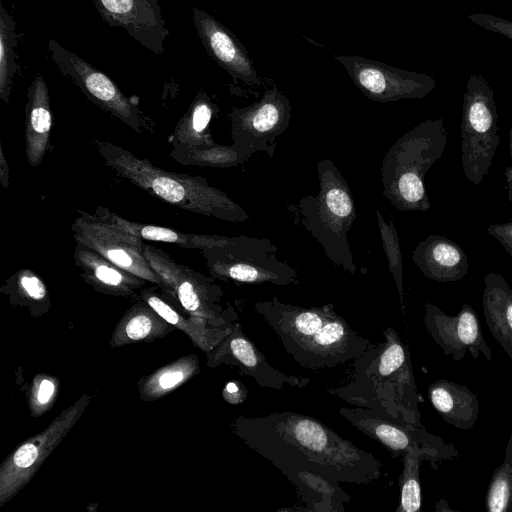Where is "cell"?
Here are the masks:
<instances>
[{"instance_id": "obj_33", "label": "cell", "mask_w": 512, "mask_h": 512, "mask_svg": "<svg viewBox=\"0 0 512 512\" xmlns=\"http://www.w3.org/2000/svg\"><path fill=\"white\" fill-rule=\"evenodd\" d=\"M212 114L213 105L209 97L205 93H200L191 106L189 117L184 121V128H188L186 138L192 144L213 145V141L205 134Z\"/></svg>"}, {"instance_id": "obj_37", "label": "cell", "mask_w": 512, "mask_h": 512, "mask_svg": "<svg viewBox=\"0 0 512 512\" xmlns=\"http://www.w3.org/2000/svg\"><path fill=\"white\" fill-rule=\"evenodd\" d=\"M489 235L494 237L512 257V220L491 224L486 228Z\"/></svg>"}, {"instance_id": "obj_23", "label": "cell", "mask_w": 512, "mask_h": 512, "mask_svg": "<svg viewBox=\"0 0 512 512\" xmlns=\"http://www.w3.org/2000/svg\"><path fill=\"white\" fill-rule=\"evenodd\" d=\"M482 307L492 336L512 360V288L503 276L489 272L484 277Z\"/></svg>"}, {"instance_id": "obj_11", "label": "cell", "mask_w": 512, "mask_h": 512, "mask_svg": "<svg viewBox=\"0 0 512 512\" xmlns=\"http://www.w3.org/2000/svg\"><path fill=\"white\" fill-rule=\"evenodd\" d=\"M339 413L368 437L381 443L394 456H403L411 449L421 451L427 461L435 464L440 459L455 456L457 452L441 438L417 425L395 417L381 409L355 406L342 407Z\"/></svg>"}, {"instance_id": "obj_21", "label": "cell", "mask_w": 512, "mask_h": 512, "mask_svg": "<svg viewBox=\"0 0 512 512\" xmlns=\"http://www.w3.org/2000/svg\"><path fill=\"white\" fill-rule=\"evenodd\" d=\"M74 257L81 276L101 293L129 296L145 281L81 243H77Z\"/></svg>"}, {"instance_id": "obj_14", "label": "cell", "mask_w": 512, "mask_h": 512, "mask_svg": "<svg viewBox=\"0 0 512 512\" xmlns=\"http://www.w3.org/2000/svg\"><path fill=\"white\" fill-rule=\"evenodd\" d=\"M291 111L289 99L276 86L265 90L258 101L234 108L230 113L234 145L273 156L277 138L290 123Z\"/></svg>"}, {"instance_id": "obj_5", "label": "cell", "mask_w": 512, "mask_h": 512, "mask_svg": "<svg viewBox=\"0 0 512 512\" xmlns=\"http://www.w3.org/2000/svg\"><path fill=\"white\" fill-rule=\"evenodd\" d=\"M444 119H426L404 133L385 153L380 167L383 196L401 212H426L431 204L424 184L446 148Z\"/></svg>"}, {"instance_id": "obj_30", "label": "cell", "mask_w": 512, "mask_h": 512, "mask_svg": "<svg viewBox=\"0 0 512 512\" xmlns=\"http://www.w3.org/2000/svg\"><path fill=\"white\" fill-rule=\"evenodd\" d=\"M485 509L487 512H512V431L504 461L494 470L488 485Z\"/></svg>"}, {"instance_id": "obj_1", "label": "cell", "mask_w": 512, "mask_h": 512, "mask_svg": "<svg viewBox=\"0 0 512 512\" xmlns=\"http://www.w3.org/2000/svg\"><path fill=\"white\" fill-rule=\"evenodd\" d=\"M235 434L296 487L308 511H343L349 499L339 483L378 480L381 463L318 419L291 411L238 416Z\"/></svg>"}, {"instance_id": "obj_40", "label": "cell", "mask_w": 512, "mask_h": 512, "mask_svg": "<svg viewBox=\"0 0 512 512\" xmlns=\"http://www.w3.org/2000/svg\"><path fill=\"white\" fill-rule=\"evenodd\" d=\"M0 159H1V161H0L1 184L4 188H6L9 184V182H8V177H9L8 174L9 173H8V166H7L2 149L0 151Z\"/></svg>"}, {"instance_id": "obj_29", "label": "cell", "mask_w": 512, "mask_h": 512, "mask_svg": "<svg viewBox=\"0 0 512 512\" xmlns=\"http://www.w3.org/2000/svg\"><path fill=\"white\" fill-rule=\"evenodd\" d=\"M17 31L13 17L0 3V97L9 101L14 74L17 72Z\"/></svg>"}, {"instance_id": "obj_4", "label": "cell", "mask_w": 512, "mask_h": 512, "mask_svg": "<svg viewBox=\"0 0 512 512\" xmlns=\"http://www.w3.org/2000/svg\"><path fill=\"white\" fill-rule=\"evenodd\" d=\"M95 145L105 165L168 204L231 222L249 219L244 209L203 178L160 169L147 159L109 142L95 140Z\"/></svg>"}, {"instance_id": "obj_17", "label": "cell", "mask_w": 512, "mask_h": 512, "mask_svg": "<svg viewBox=\"0 0 512 512\" xmlns=\"http://www.w3.org/2000/svg\"><path fill=\"white\" fill-rule=\"evenodd\" d=\"M206 354L207 365L210 368L220 364L235 366L263 388L275 390H283L285 386L303 388L310 382L306 377L285 374L271 366L238 322L234 330Z\"/></svg>"}, {"instance_id": "obj_7", "label": "cell", "mask_w": 512, "mask_h": 512, "mask_svg": "<svg viewBox=\"0 0 512 512\" xmlns=\"http://www.w3.org/2000/svg\"><path fill=\"white\" fill-rule=\"evenodd\" d=\"M494 96L483 75L469 76L462 103L461 160L465 177L475 186L488 174L500 143Z\"/></svg>"}, {"instance_id": "obj_19", "label": "cell", "mask_w": 512, "mask_h": 512, "mask_svg": "<svg viewBox=\"0 0 512 512\" xmlns=\"http://www.w3.org/2000/svg\"><path fill=\"white\" fill-rule=\"evenodd\" d=\"M192 18L198 36L208 55L225 69L232 78L252 87H259L253 61L245 47L222 23L207 12L193 8Z\"/></svg>"}, {"instance_id": "obj_13", "label": "cell", "mask_w": 512, "mask_h": 512, "mask_svg": "<svg viewBox=\"0 0 512 512\" xmlns=\"http://www.w3.org/2000/svg\"><path fill=\"white\" fill-rule=\"evenodd\" d=\"M355 86L370 100L387 103L422 99L435 87L427 74L399 69L361 56L335 55Z\"/></svg>"}, {"instance_id": "obj_12", "label": "cell", "mask_w": 512, "mask_h": 512, "mask_svg": "<svg viewBox=\"0 0 512 512\" xmlns=\"http://www.w3.org/2000/svg\"><path fill=\"white\" fill-rule=\"evenodd\" d=\"M77 243L96 251L118 267L163 288L161 278L152 269L144 254L142 239L108 220L79 211L72 224Z\"/></svg>"}, {"instance_id": "obj_22", "label": "cell", "mask_w": 512, "mask_h": 512, "mask_svg": "<svg viewBox=\"0 0 512 512\" xmlns=\"http://www.w3.org/2000/svg\"><path fill=\"white\" fill-rule=\"evenodd\" d=\"M52 114L47 85L38 74L28 88L26 104L25 146L31 166H38L49 144Z\"/></svg>"}, {"instance_id": "obj_34", "label": "cell", "mask_w": 512, "mask_h": 512, "mask_svg": "<svg viewBox=\"0 0 512 512\" xmlns=\"http://www.w3.org/2000/svg\"><path fill=\"white\" fill-rule=\"evenodd\" d=\"M59 382L47 374H38L33 379L29 393V408L34 417L42 416L54 404Z\"/></svg>"}, {"instance_id": "obj_31", "label": "cell", "mask_w": 512, "mask_h": 512, "mask_svg": "<svg viewBox=\"0 0 512 512\" xmlns=\"http://www.w3.org/2000/svg\"><path fill=\"white\" fill-rule=\"evenodd\" d=\"M403 458L404 466L399 478L400 503L396 512H417L422 504L419 468L421 460H426V457L421 451L411 449Z\"/></svg>"}, {"instance_id": "obj_15", "label": "cell", "mask_w": 512, "mask_h": 512, "mask_svg": "<svg viewBox=\"0 0 512 512\" xmlns=\"http://www.w3.org/2000/svg\"><path fill=\"white\" fill-rule=\"evenodd\" d=\"M50 57L60 72L68 77L97 106L119 118L132 129L141 131L142 115L105 73L57 41H48Z\"/></svg>"}, {"instance_id": "obj_39", "label": "cell", "mask_w": 512, "mask_h": 512, "mask_svg": "<svg viewBox=\"0 0 512 512\" xmlns=\"http://www.w3.org/2000/svg\"><path fill=\"white\" fill-rule=\"evenodd\" d=\"M509 153L512 159V128L509 129ZM506 179L507 199L512 202V166L506 167L504 171Z\"/></svg>"}, {"instance_id": "obj_9", "label": "cell", "mask_w": 512, "mask_h": 512, "mask_svg": "<svg viewBox=\"0 0 512 512\" xmlns=\"http://www.w3.org/2000/svg\"><path fill=\"white\" fill-rule=\"evenodd\" d=\"M90 402L91 396L83 395L63 410L47 428L27 439L5 458L0 468V506L16 496L32 479L80 419Z\"/></svg>"}, {"instance_id": "obj_38", "label": "cell", "mask_w": 512, "mask_h": 512, "mask_svg": "<svg viewBox=\"0 0 512 512\" xmlns=\"http://www.w3.org/2000/svg\"><path fill=\"white\" fill-rule=\"evenodd\" d=\"M222 395L230 404H240L247 398V389L240 381H230L223 389Z\"/></svg>"}, {"instance_id": "obj_2", "label": "cell", "mask_w": 512, "mask_h": 512, "mask_svg": "<svg viewBox=\"0 0 512 512\" xmlns=\"http://www.w3.org/2000/svg\"><path fill=\"white\" fill-rule=\"evenodd\" d=\"M253 309L278 335L286 351L303 368L317 370L360 357L371 343L354 331L333 304L304 308L274 296Z\"/></svg>"}, {"instance_id": "obj_24", "label": "cell", "mask_w": 512, "mask_h": 512, "mask_svg": "<svg viewBox=\"0 0 512 512\" xmlns=\"http://www.w3.org/2000/svg\"><path fill=\"white\" fill-rule=\"evenodd\" d=\"M428 397L442 419L455 428L469 430L478 419L479 401L465 385L440 379L429 386Z\"/></svg>"}, {"instance_id": "obj_18", "label": "cell", "mask_w": 512, "mask_h": 512, "mask_svg": "<svg viewBox=\"0 0 512 512\" xmlns=\"http://www.w3.org/2000/svg\"><path fill=\"white\" fill-rule=\"evenodd\" d=\"M101 18L123 28L145 48L160 55L169 35L157 0H94Z\"/></svg>"}, {"instance_id": "obj_28", "label": "cell", "mask_w": 512, "mask_h": 512, "mask_svg": "<svg viewBox=\"0 0 512 512\" xmlns=\"http://www.w3.org/2000/svg\"><path fill=\"white\" fill-rule=\"evenodd\" d=\"M200 370L199 358L195 354L182 356L160 367L138 382L140 398L155 401L171 393Z\"/></svg>"}, {"instance_id": "obj_8", "label": "cell", "mask_w": 512, "mask_h": 512, "mask_svg": "<svg viewBox=\"0 0 512 512\" xmlns=\"http://www.w3.org/2000/svg\"><path fill=\"white\" fill-rule=\"evenodd\" d=\"M211 274L241 283L285 286L297 282V271L276 257L277 247L268 239L226 237L222 245L204 250Z\"/></svg>"}, {"instance_id": "obj_16", "label": "cell", "mask_w": 512, "mask_h": 512, "mask_svg": "<svg viewBox=\"0 0 512 512\" xmlns=\"http://www.w3.org/2000/svg\"><path fill=\"white\" fill-rule=\"evenodd\" d=\"M424 325L429 336L442 349L459 362L467 352L474 359L482 354L492 360V352L486 343L476 311L469 304H463L455 316L443 312L436 305H424Z\"/></svg>"}, {"instance_id": "obj_10", "label": "cell", "mask_w": 512, "mask_h": 512, "mask_svg": "<svg viewBox=\"0 0 512 512\" xmlns=\"http://www.w3.org/2000/svg\"><path fill=\"white\" fill-rule=\"evenodd\" d=\"M146 260L161 278L163 289L178 299L189 315L198 316L220 325H234L237 313L231 305L223 308V295L212 280L173 262L162 251L144 246Z\"/></svg>"}, {"instance_id": "obj_27", "label": "cell", "mask_w": 512, "mask_h": 512, "mask_svg": "<svg viewBox=\"0 0 512 512\" xmlns=\"http://www.w3.org/2000/svg\"><path fill=\"white\" fill-rule=\"evenodd\" d=\"M94 213L109 222L124 228L141 239L173 243L184 248H197L202 249L203 251L213 249L220 246L226 237L217 235L187 234L168 227L132 222L102 207H98Z\"/></svg>"}, {"instance_id": "obj_25", "label": "cell", "mask_w": 512, "mask_h": 512, "mask_svg": "<svg viewBox=\"0 0 512 512\" xmlns=\"http://www.w3.org/2000/svg\"><path fill=\"white\" fill-rule=\"evenodd\" d=\"M140 297L168 323L183 331L193 344L205 353L210 352L226 338L237 323L220 325L198 316H183L150 290L142 291Z\"/></svg>"}, {"instance_id": "obj_26", "label": "cell", "mask_w": 512, "mask_h": 512, "mask_svg": "<svg viewBox=\"0 0 512 512\" xmlns=\"http://www.w3.org/2000/svg\"><path fill=\"white\" fill-rule=\"evenodd\" d=\"M175 328L146 302H138L128 309L117 323L110 346L122 347L139 341L163 338Z\"/></svg>"}, {"instance_id": "obj_35", "label": "cell", "mask_w": 512, "mask_h": 512, "mask_svg": "<svg viewBox=\"0 0 512 512\" xmlns=\"http://www.w3.org/2000/svg\"><path fill=\"white\" fill-rule=\"evenodd\" d=\"M17 292L28 303H39L46 299L47 290L42 280L29 270L17 275Z\"/></svg>"}, {"instance_id": "obj_3", "label": "cell", "mask_w": 512, "mask_h": 512, "mask_svg": "<svg viewBox=\"0 0 512 512\" xmlns=\"http://www.w3.org/2000/svg\"><path fill=\"white\" fill-rule=\"evenodd\" d=\"M383 336L384 341L370 343L354 360L349 381L327 392L350 405L381 409L421 425L409 350L392 327Z\"/></svg>"}, {"instance_id": "obj_36", "label": "cell", "mask_w": 512, "mask_h": 512, "mask_svg": "<svg viewBox=\"0 0 512 512\" xmlns=\"http://www.w3.org/2000/svg\"><path fill=\"white\" fill-rule=\"evenodd\" d=\"M468 19L474 24L501 34L512 41V21L486 13H472L468 15Z\"/></svg>"}, {"instance_id": "obj_32", "label": "cell", "mask_w": 512, "mask_h": 512, "mask_svg": "<svg viewBox=\"0 0 512 512\" xmlns=\"http://www.w3.org/2000/svg\"><path fill=\"white\" fill-rule=\"evenodd\" d=\"M377 222L383 243V248L388 260V267L392 273L398 294L403 307V265L399 237L392 220L386 221L379 211H376Z\"/></svg>"}, {"instance_id": "obj_6", "label": "cell", "mask_w": 512, "mask_h": 512, "mask_svg": "<svg viewBox=\"0 0 512 512\" xmlns=\"http://www.w3.org/2000/svg\"><path fill=\"white\" fill-rule=\"evenodd\" d=\"M316 167L319 192L299 200L300 222L334 264L354 274L357 267L348 234L356 219V206L350 187L332 160L321 159Z\"/></svg>"}, {"instance_id": "obj_20", "label": "cell", "mask_w": 512, "mask_h": 512, "mask_svg": "<svg viewBox=\"0 0 512 512\" xmlns=\"http://www.w3.org/2000/svg\"><path fill=\"white\" fill-rule=\"evenodd\" d=\"M412 261L427 278L437 282H454L468 273V258L459 244L442 235H429L419 242Z\"/></svg>"}]
</instances>
